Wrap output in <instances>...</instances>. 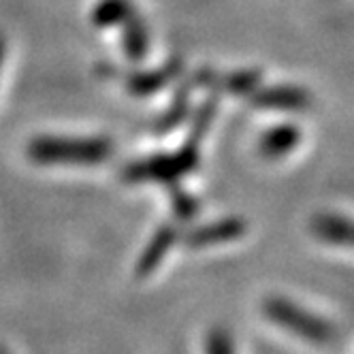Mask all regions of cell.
<instances>
[{
    "label": "cell",
    "mask_w": 354,
    "mask_h": 354,
    "mask_svg": "<svg viewBox=\"0 0 354 354\" xmlns=\"http://www.w3.org/2000/svg\"><path fill=\"white\" fill-rule=\"evenodd\" d=\"M261 84H263L261 68H239L226 75L218 73L214 90H218V94H229V96H250Z\"/></svg>",
    "instance_id": "12"
},
{
    "label": "cell",
    "mask_w": 354,
    "mask_h": 354,
    "mask_svg": "<svg viewBox=\"0 0 354 354\" xmlns=\"http://www.w3.org/2000/svg\"><path fill=\"white\" fill-rule=\"evenodd\" d=\"M175 241H177L175 226H171V224L160 226V229L151 235V239L147 241V245L143 248L141 257L137 261V267H135L137 277H147L154 273L162 265V259L171 252Z\"/></svg>",
    "instance_id": "9"
},
{
    "label": "cell",
    "mask_w": 354,
    "mask_h": 354,
    "mask_svg": "<svg viewBox=\"0 0 354 354\" xmlns=\"http://www.w3.org/2000/svg\"><path fill=\"white\" fill-rule=\"evenodd\" d=\"M263 316L273 322L275 326H280L282 331L306 339L310 344H328L335 337V326L322 316L312 314L310 310L301 308L299 303L286 299V297H267L263 301Z\"/></svg>",
    "instance_id": "3"
},
{
    "label": "cell",
    "mask_w": 354,
    "mask_h": 354,
    "mask_svg": "<svg viewBox=\"0 0 354 354\" xmlns=\"http://www.w3.org/2000/svg\"><path fill=\"white\" fill-rule=\"evenodd\" d=\"M135 11L131 0H98L90 13V21L96 28H115Z\"/></svg>",
    "instance_id": "13"
},
{
    "label": "cell",
    "mask_w": 354,
    "mask_h": 354,
    "mask_svg": "<svg viewBox=\"0 0 354 354\" xmlns=\"http://www.w3.org/2000/svg\"><path fill=\"white\" fill-rule=\"evenodd\" d=\"M196 88L190 82V77L180 82V86H177V90H175V94L171 98L169 107L154 120V124H151V133L158 135V137H165V135H171L173 131L180 129V126L192 113V92Z\"/></svg>",
    "instance_id": "7"
},
{
    "label": "cell",
    "mask_w": 354,
    "mask_h": 354,
    "mask_svg": "<svg viewBox=\"0 0 354 354\" xmlns=\"http://www.w3.org/2000/svg\"><path fill=\"white\" fill-rule=\"evenodd\" d=\"M301 143V131L292 124H280L273 129L265 131L259 141V151L261 156L267 160H280L299 147Z\"/></svg>",
    "instance_id": "10"
},
{
    "label": "cell",
    "mask_w": 354,
    "mask_h": 354,
    "mask_svg": "<svg viewBox=\"0 0 354 354\" xmlns=\"http://www.w3.org/2000/svg\"><path fill=\"white\" fill-rule=\"evenodd\" d=\"M205 354H235L233 335L224 326H214L205 337Z\"/></svg>",
    "instance_id": "14"
},
{
    "label": "cell",
    "mask_w": 354,
    "mask_h": 354,
    "mask_svg": "<svg viewBox=\"0 0 354 354\" xmlns=\"http://www.w3.org/2000/svg\"><path fill=\"white\" fill-rule=\"evenodd\" d=\"M310 231L318 241L328 245H352V222L342 214H316L310 222Z\"/></svg>",
    "instance_id": "11"
},
{
    "label": "cell",
    "mask_w": 354,
    "mask_h": 354,
    "mask_svg": "<svg viewBox=\"0 0 354 354\" xmlns=\"http://www.w3.org/2000/svg\"><path fill=\"white\" fill-rule=\"evenodd\" d=\"M171 198H173V209L177 214V218H182V220H188L196 214V198H192L186 190H180L177 186H171Z\"/></svg>",
    "instance_id": "15"
},
{
    "label": "cell",
    "mask_w": 354,
    "mask_h": 354,
    "mask_svg": "<svg viewBox=\"0 0 354 354\" xmlns=\"http://www.w3.org/2000/svg\"><path fill=\"white\" fill-rule=\"evenodd\" d=\"M245 233H248V222L243 218L229 216V218L214 220L209 224H203V226H198V229L190 231L186 237V245L192 250H205V248L237 241Z\"/></svg>",
    "instance_id": "6"
},
{
    "label": "cell",
    "mask_w": 354,
    "mask_h": 354,
    "mask_svg": "<svg viewBox=\"0 0 354 354\" xmlns=\"http://www.w3.org/2000/svg\"><path fill=\"white\" fill-rule=\"evenodd\" d=\"M201 143L198 139L188 133L186 143H182L173 151H160L141 160L129 162L122 171V180L126 184H160V186H177L180 180L192 171L198 169L201 162Z\"/></svg>",
    "instance_id": "2"
},
{
    "label": "cell",
    "mask_w": 354,
    "mask_h": 354,
    "mask_svg": "<svg viewBox=\"0 0 354 354\" xmlns=\"http://www.w3.org/2000/svg\"><path fill=\"white\" fill-rule=\"evenodd\" d=\"M28 160L41 167H96L113 154L109 137H60L41 135L26 147Z\"/></svg>",
    "instance_id": "1"
},
{
    "label": "cell",
    "mask_w": 354,
    "mask_h": 354,
    "mask_svg": "<svg viewBox=\"0 0 354 354\" xmlns=\"http://www.w3.org/2000/svg\"><path fill=\"white\" fill-rule=\"evenodd\" d=\"M184 73L182 58H171L160 66H154L149 71H131L124 75V88L131 96L145 98L151 94H158L167 86H171L180 75Z\"/></svg>",
    "instance_id": "5"
},
{
    "label": "cell",
    "mask_w": 354,
    "mask_h": 354,
    "mask_svg": "<svg viewBox=\"0 0 354 354\" xmlns=\"http://www.w3.org/2000/svg\"><path fill=\"white\" fill-rule=\"evenodd\" d=\"M0 354H7V352H5V350H0Z\"/></svg>",
    "instance_id": "17"
},
{
    "label": "cell",
    "mask_w": 354,
    "mask_h": 354,
    "mask_svg": "<svg viewBox=\"0 0 354 354\" xmlns=\"http://www.w3.org/2000/svg\"><path fill=\"white\" fill-rule=\"evenodd\" d=\"M120 28H122L124 58L131 64H141L147 58L149 47H151V35H149L147 21L135 11L120 24Z\"/></svg>",
    "instance_id": "8"
},
{
    "label": "cell",
    "mask_w": 354,
    "mask_h": 354,
    "mask_svg": "<svg viewBox=\"0 0 354 354\" xmlns=\"http://www.w3.org/2000/svg\"><path fill=\"white\" fill-rule=\"evenodd\" d=\"M250 105L257 111H277V113H301L310 109L312 94L295 84L259 86L250 96Z\"/></svg>",
    "instance_id": "4"
},
{
    "label": "cell",
    "mask_w": 354,
    "mask_h": 354,
    "mask_svg": "<svg viewBox=\"0 0 354 354\" xmlns=\"http://www.w3.org/2000/svg\"><path fill=\"white\" fill-rule=\"evenodd\" d=\"M3 60H5V39L0 35V66H3Z\"/></svg>",
    "instance_id": "16"
}]
</instances>
